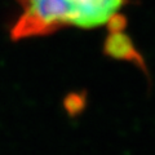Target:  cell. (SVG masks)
I'll return each instance as SVG.
<instances>
[{"mask_svg": "<svg viewBox=\"0 0 155 155\" xmlns=\"http://www.w3.org/2000/svg\"><path fill=\"white\" fill-rule=\"evenodd\" d=\"M105 48H106V52L115 58L141 62V58L138 57L130 39L127 35L122 34L119 30H114L110 34Z\"/></svg>", "mask_w": 155, "mask_h": 155, "instance_id": "2", "label": "cell"}, {"mask_svg": "<svg viewBox=\"0 0 155 155\" xmlns=\"http://www.w3.org/2000/svg\"><path fill=\"white\" fill-rule=\"evenodd\" d=\"M21 16L12 27L13 39L48 35L62 27L94 28L119 16L125 0H17Z\"/></svg>", "mask_w": 155, "mask_h": 155, "instance_id": "1", "label": "cell"}]
</instances>
